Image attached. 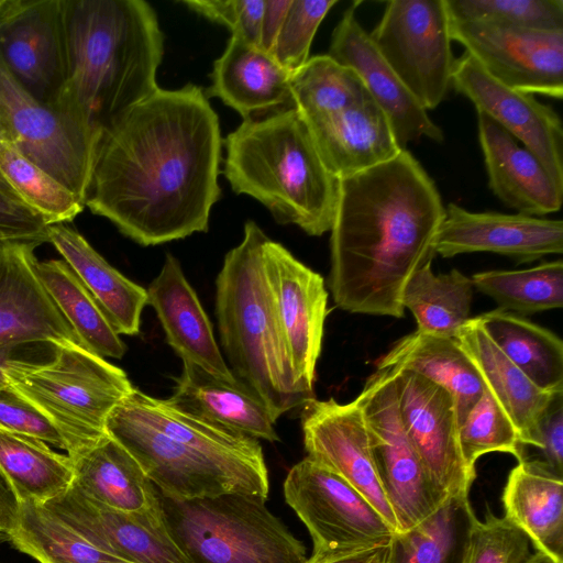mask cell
<instances>
[{"label": "cell", "instance_id": "6da1fadb", "mask_svg": "<svg viewBox=\"0 0 563 563\" xmlns=\"http://www.w3.org/2000/svg\"><path fill=\"white\" fill-rule=\"evenodd\" d=\"M221 151L202 88H158L101 128L85 207L142 246L206 232Z\"/></svg>", "mask_w": 563, "mask_h": 563}, {"label": "cell", "instance_id": "7a4b0ae2", "mask_svg": "<svg viewBox=\"0 0 563 563\" xmlns=\"http://www.w3.org/2000/svg\"><path fill=\"white\" fill-rule=\"evenodd\" d=\"M444 213L433 180L406 148L340 179L328 280L335 305L351 313L404 317V288L432 263Z\"/></svg>", "mask_w": 563, "mask_h": 563}, {"label": "cell", "instance_id": "3957f363", "mask_svg": "<svg viewBox=\"0 0 563 563\" xmlns=\"http://www.w3.org/2000/svg\"><path fill=\"white\" fill-rule=\"evenodd\" d=\"M62 79L52 107L99 132L159 87L164 35L143 0H59Z\"/></svg>", "mask_w": 563, "mask_h": 563}, {"label": "cell", "instance_id": "277c9868", "mask_svg": "<svg viewBox=\"0 0 563 563\" xmlns=\"http://www.w3.org/2000/svg\"><path fill=\"white\" fill-rule=\"evenodd\" d=\"M106 431L140 464L157 492L191 500L240 493L268 498L258 440L132 391L111 411Z\"/></svg>", "mask_w": 563, "mask_h": 563}, {"label": "cell", "instance_id": "5b68a950", "mask_svg": "<svg viewBox=\"0 0 563 563\" xmlns=\"http://www.w3.org/2000/svg\"><path fill=\"white\" fill-rule=\"evenodd\" d=\"M268 239L254 221L244 224L242 241L225 254L216 279V316L230 369L277 421L314 394L294 371L266 267Z\"/></svg>", "mask_w": 563, "mask_h": 563}, {"label": "cell", "instance_id": "8992f818", "mask_svg": "<svg viewBox=\"0 0 563 563\" xmlns=\"http://www.w3.org/2000/svg\"><path fill=\"white\" fill-rule=\"evenodd\" d=\"M224 175L238 195L308 235L330 231L340 179L322 162L295 107L243 120L224 141Z\"/></svg>", "mask_w": 563, "mask_h": 563}, {"label": "cell", "instance_id": "52a82bcc", "mask_svg": "<svg viewBox=\"0 0 563 563\" xmlns=\"http://www.w3.org/2000/svg\"><path fill=\"white\" fill-rule=\"evenodd\" d=\"M52 347L49 360L15 357L2 375L7 388L40 411L62 435L66 454L75 456L108 434L109 415L134 387L123 369L77 341Z\"/></svg>", "mask_w": 563, "mask_h": 563}, {"label": "cell", "instance_id": "ba28073f", "mask_svg": "<svg viewBox=\"0 0 563 563\" xmlns=\"http://www.w3.org/2000/svg\"><path fill=\"white\" fill-rule=\"evenodd\" d=\"M158 496L170 536L190 563L307 561L303 543L261 497L230 493L175 500Z\"/></svg>", "mask_w": 563, "mask_h": 563}, {"label": "cell", "instance_id": "9c48e42d", "mask_svg": "<svg viewBox=\"0 0 563 563\" xmlns=\"http://www.w3.org/2000/svg\"><path fill=\"white\" fill-rule=\"evenodd\" d=\"M397 369L371 375L355 401L366 424L376 470L394 511L397 532L433 515L449 496L429 478L404 428L396 385Z\"/></svg>", "mask_w": 563, "mask_h": 563}, {"label": "cell", "instance_id": "30bf717a", "mask_svg": "<svg viewBox=\"0 0 563 563\" xmlns=\"http://www.w3.org/2000/svg\"><path fill=\"white\" fill-rule=\"evenodd\" d=\"M369 36L424 110L452 88L455 58L445 0H391Z\"/></svg>", "mask_w": 563, "mask_h": 563}, {"label": "cell", "instance_id": "8fae6325", "mask_svg": "<svg viewBox=\"0 0 563 563\" xmlns=\"http://www.w3.org/2000/svg\"><path fill=\"white\" fill-rule=\"evenodd\" d=\"M0 113L11 143L85 203L100 132L86 130L35 98L0 54Z\"/></svg>", "mask_w": 563, "mask_h": 563}, {"label": "cell", "instance_id": "7c38bea8", "mask_svg": "<svg viewBox=\"0 0 563 563\" xmlns=\"http://www.w3.org/2000/svg\"><path fill=\"white\" fill-rule=\"evenodd\" d=\"M284 496L308 529L313 552L386 545L396 533L363 496L309 456L289 470Z\"/></svg>", "mask_w": 563, "mask_h": 563}, {"label": "cell", "instance_id": "4fadbf2b", "mask_svg": "<svg viewBox=\"0 0 563 563\" xmlns=\"http://www.w3.org/2000/svg\"><path fill=\"white\" fill-rule=\"evenodd\" d=\"M450 34L500 84L530 95L562 99L563 30H533L450 16Z\"/></svg>", "mask_w": 563, "mask_h": 563}, {"label": "cell", "instance_id": "5bb4252c", "mask_svg": "<svg viewBox=\"0 0 563 563\" xmlns=\"http://www.w3.org/2000/svg\"><path fill=\"white\" fill-rule=\"evenodd\" d=\"M401 421L429 478L449 497H468L476 471L465 462L452 396L407 369H397Z\"/></svg>", "mask_w": 563, "mask_h": 563}, {"label": "cell", "instance_id": "9a60e30c", "mask_svg": "<svg viewBox=\"0 0 563 563\" xmlns=\"http://www.w3.org/2000/svg\"><path fill=\"white\" fill-rule=\"evenodd\" d=\"M303 444L307 456L328 468L361 496L397 532L394 511L382 486L363 412L352 400L312 398L301 407Z\"/></svg>", "mask_w": 563, "mask_h": 563}, {"label": "cell", "instance_id": "2e32d148", "mask_svg": "<svg viewBox=\"0 0 563 563\" xmlns=\"http://www.w3.org/2000/svg\"><path fill=\"white\" fill-rule=\"evenodd\" d=\"M44 506L95 548L126 563H190L170 536L162 504L144 512L121 511L73 484Z\"/></svg>", "mask_w": 563, "mask_h": 563}, {"label": "cell", "instance_id": "e0dca14e", "mask_svg": "<svg viewBox=\"0 0 563 563\" xmlns=\"http://www.w3.org/2000/svg\"><path fill=\"white\" fill-rule=\"evenodd\" d=\"M452 88L532 152L563 187V128L558 113L533 95L509 88L466 52L455 59Z\"/></svg>", "mask_w": 563, "mask_h": 563}, {"label": "cell", "instance_id": "ac0fdd59", "mask_svg": "<svg viewBox=\"0 0 563 563\" xmlns=\"http://www.w3.org/2000/svg\"><path fill=\"white\" fill-rule=\"evenodd\" d=\"M433 250L442 257L489 252L532 262L562 254L563 222L522 213L472 212L449 203Z\"/></svg>", "mask_w": 563, "mask_h": 563}, {"label": "cell", "instance_id": "d6986e66", "mask_svg": "<svg viewBox=\"0 0 563 563\" xmlns=\"http://www.w3.org/2000/svg\"><path fill=\"white\" fill-rule=\"evenodd\" d=\"M265 260L295 374L302 386L313 390L328 314L324 279L271 239Z\"/></svg>", "mask_w": 563, "mask_h": 563}, {"label": "cell", "instance_id": "ffe728a7", "mask_svg": "<svg viewBox=\"0 0 563 563\" xmlns=\"http://www.w3.org/2000/svg\"><path fill=\"white\" fill-rule=\"evenodd\" d=\"M357 4L346 9L334 27L328 55L357 74L371 98L388 118L401 148L421 137L442 142V130L408 91L358 22Z\"/></svg>", "mask_w": 563, "mask_h": 563}, {"label": "cell", "instance_id": "44dd1931", "mask_svg": "<svg viewBox=\"0 0 563 563\" xmlns=\"http://www.w3.org/2000/svg\"><path fill=\"white\" fill-rule=\"evenodd\" d=\"M41 244L18 241L0 250V345L78 342L38 278Z\"/></svg>", "mask_w": 563, "mask_h": 563}, {"label": "cell", "instance_id": "7402d4cb", "mask_svg": "<svg viewBox=\"0 0 563 563\" xmlns=\"http://www.w3.org/2000/svg\"><path fill=\"white\" fill-rule=\"evenodd\" d=\"M146 292L147 305L155 310L167 343L183 362L195 364L225 382L239 379L227 364L211 322L173 254H166Z\"/></svg>", "mask_w": 563, "mask_h": 563}, {"label": "cell", "instance_id": "603a6c76", "mask_svg": "<svg viewBox=\"0 0 563 563\" xmlns=\"http://www.w3.org/2000/svg\"><path fill=\"white\" fill-rule=\"evenodd\" d=\"M478 140L493 194L518 213L540 217L560 210L561 187L540 159L484 113H477Z\"/></svg>", "mask_w": 563, "mask_h": 563}, {"label": "cell", "instance_id": "cb8c5ba5", "mask_svg": "<svg viewBox=\"0 0 563 563\" xmlns=\"http://www.w3.org/2000/svg\"><path fill=\"white\" fill-rule=\"evenodd\" d=\"M306 123L322 162L338 179L388 162L405 150L397 143L388 118L371 97Z\"/></svg>", "mask_w": 563, "mask_h": 563}, {"label": "cell", "instance_id": "d4e9b609", "mask_svg": "<svg viewBox=\"0 0 563 563\" xmlns=\"http://www.w3.org/2000/svg\"><path fill=\"white\" fill-rule=\"evenodd\" d=\"M0 54L14 77L52 107L62 79L59 0H30L0 29Z\"/></svg>", "mask_w": 563, "mask_h": 563}, {"label": "cell", "instance_id": "484cf974", "mask_svg": "<svg viewBox=\"0 0 563 563\" xmlns=\"http://www.w3.org/2000/svg\"><path fill=\"white\" fill-rule=\"evenodd\" d=\"M291 75L263 48L231 34L213 64L208 93L234 109L243 120L252 119L294 107Z\"/></svg>", "mask_w": 563, "mask_h": 563}, {"label": "cell", "instance_id": "4316f807", "mask_svg": "<svg viewBox=\"0 0 563 563\" xmlns=\"http://www.w3.org/2000/svg\"><path fill=\"white\" fill-rule=\"evenodd\" d=\"M172 406L201 420L256 440L276 442V421L264 401L242 380L217 378L195 364L183 362Z\"/></svg>", "mask_w": 563, "mask_h": 563}, {"label": "cell", "instance_id": "83f0119b", "mask_svg": "<svg viewBox=\"0 0 563 563\" xmlns=\"http://www.w3.org/2000/svg\"><path fill=\"white\" fill-rule=\"evenodd\" d=\"M484 385L515 424L521 443L538 449L539 424L558 395L541 390L488 338L475 318L456 336Z\"/></svg>", "mask_w": 563, "mask_h": 563}, {"label": "cell", "instance_id": "f1b7e54d", "mask_svg": "<svg viewBox=\"0 0 563 563\" xmlns=\"http://www.w3.org/2000/svg\"><path fill=\"white\" fill-rule=\"evenodd\" d=\"M503 501L505 517L534 550L563 563V476L543 460L523 459L509 473Z\"/></svg>", "mask_w": 563, "mask_h": 563}, {"label": "cell", "instance_id": "f546056e", "mask_svg": "<svg viewBox=\"0 0 563 563\" xmlns=\"http://www.w3.org/2000/svg\"><path fill=\"white\" fill-rule=\"evenodd\" d=\"M51 242L100 307L114 331L121 335L140 332L147 292L111 266L75 229L66 223L47 228Z\"/></svg>", "mask_w": 563, "mask_h": 563}, {"label": "cell", "instance_id": "4dcf8cb0", "mask_svg": "<svg viewBox=\"0 0 563 563\" xmlns=\"http://www.w3.org/2000/svg\"><path fill=\"white\" fill-rule=\"evenodd\" d=\"M415 372L443 387L453 398L461 424L484 390L483 379L456 338L416 330L402 336L377 362V369Z\"/></svg>", "mask_w": 563, "mask_h": 563}, {"label": "cell", "instance_id": "1f68e13d", "mask_svg": "<svg viewBox=\"0 0 563 563\" xmlns=\"http://www.w3.org/2000/svg\"><path fill=\"white\" fill-rule=\"evenodd\" d=\"M69 457L75 473L73 484L99 503L126 512L161 506L158 493L140 464L109 434Z\"/></svg>", "mask_w": 563, "mask_h": 563}, {"label": "cell", "instance_id": "d6a6232c", "mask_svg": "<svg viewBox=\"0 0 563 563\" xmlns=\"http://www.w3.org/2000/svg\"><path fill=\"white\" fill-rule=\"evenodd\" d=\"M475 319L533 385L550 394H563V342L556 334L499 308Z\"/></svg>", "mask_w": 563, "mask_h": 563}, {"label": "cell", "instance_id": "836d02e7", "mask_svg": "<svg viewBox=\"0 0 563 563\" xmlns=\"http://www.w3.org/2000/svg\"><path fill=\"white\" fill-rule=\"evenodd\" d=\"M0 471L19 501L44 505L74 483L73 462L46 442L0 429Z\"/></svg>", "mask_w": 563, "mask_h": 563}, {"label": "cell", "instance_id": "e575fe53", "mask_svg": "<svg viewBox=\"0 0 563 563\" xmlns=\"http://www.w3.org/2000/svg\"><path fill=\"white\" fill-rule=\"evenodd\" d=\"M36 271L79 344L103 358H122L125 343L69 265L60 260L38 261Z\"/></svg>", "mask_w": 563, "mask_h": 563}, {"label": "cell", "instance_id": "d590c367", "mask_svg": "<svg viewBox=\"0 0 563 563\" xmlns=\"http://www.w3.org/2000/svg\"><path fill=\"white\" fill-rule=\"evenodd\" d=\"M472 279L457 269L435 275L431 263L416 271L402 291V306L411 311L417 330L455 338L470 318Z\"/></svg>", "mask_w": 563, "mask_h": 563}, {"label": "cell", "instance_id": "8d00e7d4", "mask_svg": "<svg viewBox=\"0 0 563 563\" xmlns=\"http://www.w3.org/2000/svg\"><path fill=\"white\" fill-rule=\"evenodd\" d=\"M475 515L468 497H450L429 518L396 532L386 563H460Z\"/></svg>", "mask_w": 563, "mask_h": 563}, {"label": "cell", "instance_id": "74e56055", "mask_svg": "<svg viewBox=\"0 0 563 563\" xmlns=\"http://www.w3.org/2000/svg\"><path fill=\"white\" fill-rule=\"evenodd\" d=\"M8 541L38 563H126L98 550L44 505L32 501H20Z\"/></svg>", "mask_w": 563, "mask_h": 563}, {"label": "cell", "instance_id": "f35d334b", "mask_svg": "<svg viewBox=\"0 0 563 563\" xmlns=\"http://www.w3.org/2000/svg\"><path fill=\"white\" fill-rule=\"evenodd\" d=\"M294 107L306 121L346 110L369 98L357 74L327 55L309 57L291 75Z\"/></svg>", "mask_w": 563, "mask_h": 563}, {"label": "cell", "instance_id": "ab89813d", "mask_svg": "<svg viewBox=\"0 0 563 563\" xmlns=\"http://www.w3.org/2000/svg\"><path fill=\"white\" fill-rule=\"evenodd\" d=\"M472 283L493 298L498 308L532 314L563 306V262L542 263L531 268L487 271L472 276Z\"/></svg>", "mask_w": 563, "mask_h": 563}, {"label": "cell", "instance_id": "60d3db41", "mask_svg": "<svg viewBox=\"0 0 563 563\" xmlns=\"http://www.w3.org/2000/svg\"><path fill=\"white\" fill-rule=\"evenodd\" d=\"M0 172L48 225L70 222L85 208L78 196L10 142L0 145Z\"/></svg>", "mask_w": 563, "mask_h": 563}, {"label": "cell", "instance_id": "b9f144b4", "mask_svg": "<svg viewBox=\"0 0 563 563\" xmlns=\"http://www.w3.org/2000/svg\"><path fill=\"white\" fill-rule=\"evenodd\" d=\"M459 439L463 457L473 468L482 455L492 452L511 454L518 462L525 459V445L515 424L485 385L482 396L460 424Z\"/></svg>", "mask_w": 563, "mask_h": 563}, {"label": "cell", "instance_id": "7bdbcfd3", "mask_svg": "<svg viewBox=\"0 0 563 563\" xmlns=\"http://www.w3.org/2000/svg\"><path fill=\"white\" fill-rule=\"evenodd\" d=\"M450 16L533 30H563V0H445Z\"/></svg>", "mask_w": 563, "mask_h": 563}, {"label": "cell", "instance_id": "ee69618b", "mask_svg": "<svg viewBox=\"0 0 563 563\" xmlns=\"http://www.w3.org/2000/svg\"><path fill=\"white\" fill-rule=\"evenodd\" d=\"M527 534L506 517L473 519L460 563H526L533 554Z\"/></svg>", "mask_w": 563, "mask_h": 563}, {"label": "cell", "instance_id": "f6af8a7d", "mask_svg": "<svg viewBox=\"0 0 563 563\" xmlns=\"http://www.w3.org/2000/svg\"><path fill=\"white\" fill-rule=\"evenodd\" d=\"M336 0H291L271 55L290 74L309 59L316 32Z\"/></svg>", "mask_w": 563, "mask_h": 563}, {"label": "cell", "instance_id": "bcb514c9", "mask_svg": "<svg viewBox=\"0 0 563 563\" xmlns=\"http://www.w3.org/2000/svg\"><path fill=\"white\" fill-rule=\"evenodd\" d=\"M189 10L225 25L231 34L260 46L264 0H185Z\"/></svg>", "mask_w": 563, "mask_h": 563}, {"label": "cell", "instance_id": "7dc6e473", "mask_svg": "<svg viewBox=\"0 0 563 563\" xmlns=\"http://www.w3.org/2000/svg\"><path fill=\"white\" fill-rule=\"evenodd\" d=\"M0 429L40 439L65 451V442L56 428L8 388L0 389Z\"/></svg>", "mask_w": 563, "mask_h": 563}, {"label": "cell", "instance_id": "c3c4849f", "mask_svg": "<svg viewBox=\"0 0 563 563\" xmlns=\"http://www.w3.org/2000/svg\"><path fill=\"white\" fill-rule=\"evenodd\" d=\"M48 224L15 191L0 172V232L48 242Z\"/></svg>", "mask_w": 563, "mask_h": 563}, {"label": "cell", "instance_id": "681fc988", "mask_svg": "<svg viewBox=\"0 0 563 563\" xmlns=\"http://www.w3.org/2000/svg\"><path fill=\"white\" fill-rule=\"evenodd\" d=\"M539 446L544 462L563 476V394L558 395L539 424Z\"/></svg>", "mask_w": 563, "mask_h": 563}, {"label": "cell", "instance_id": "f907efd6", "mask_svg": "<svg viewBox=\"0 0 563 563\" xmlns=\"http://www.w3.org/2000/svg\"><path fill=\"white\" fill-rule=\"evenodd\" d=\"M388 551L389 544L347 552L317 551L305 563H386Z\"/></svg>", "mask_w": 563, "mask_h": 563}, {"label": "cell", "instance_id": "816d5d0a", "mask_svg": "<svg viewBox=\"0 0 563 563\" xmlns=\"http://www.w3.org/2000/svg\"><path fill=\"white\" fill-rule=\"evenodd\" d=\"M291 0H264L260 47L272 53Z\"/></svg>", "mask_w": 563, "mask_h": 563}, {"label": "cell", "instance_id": "f5cc1de1", "mask_svg": "<svg viewBox=\"0 0 563 563\" xmlns=\"http://www.w3.org/2000/svg\"><path fill=\"white\" fill-rule=\"evenodd\" d=\"M19 505L14 490L0 471V537L4 541H8V534L15 526Z\"/></svg>", "mask_w": 563, "mask_h": 563}, {"label": "cell", "instance_id": "db71d44e", "mask_svg": "<svg viewBox=\"0 0 563 563\" xmlns=\"http://www.w3.org/2000/svg\"><path fill=\"white\" fill-rule=\"evenodd\" d=\"M30 0H0V29L20 13Z\"/></svg>", "mask_w": 563, "mask_h": 563}, {"label": "cell", "instance_id": "11a10c76", "mask_svg": "<svg viewBox=\"0 0 563 563\" xmlns=\"http://www.w3.org/2000/svg\"><path fill=\"white\" fill-rule=\"evenodd\" d=\"M16 346L20 345H0V389L7 388V384L2 375V368L9 361L18 357L15 354Z\"/></svg>", "mask_w": 563, "mask_h": 563}, {"label": "cell", "instance_id": "9f6ffc18", "mask_svg": "<svg viewBox=\"0 0 563 563\" xmlns=\"http://www.w3.org/2000/svg\"><path fill=\"white\" fill-rule=\"evenodd\" d=\"M18 241H33V240L24 239V238L9 234L5 232H0V250L9 243L18 242ZM36 242H38V241H36Z\"/></svg>", "mask_w": 563, "mask_h": 563}, {"label": "cell", "instance_id": "6f0895ef", "mask_svg": "<svg viewBox=\"0 0 563 563\" xmlns=\"http://www.w3.org/2000/svg\"><path fill=\"white\" fill-rule=\"evenodd\" d=\"M526 563H558L547 554L534 551L533 554L530 556V559Z\"/></svg>", "mask_w": 563, "mask_h": 563}, {"label": "cell", "instance_id": "680465c9", "mask_svg": "<svg viewBox=\"0 0 563 563\" xmlns=\"http://www.w3.org/2000/svg\"><path fill=\"white\" fill-rule=\"evenodd\" d=\"M5 142H10L11 143V136H10V133L7 129V125L4 123V120L0 113V145L5 143Z\"/></svg>", "mask_w": 563, "mask_h": 563}, {"label": "cell", "instance_id": "91938a15", "mask_svg": "<svg viewBox=\"0 0 563 563\" xmlns=\"http://www.w3.org/2000/svg\"><path fill=\"white\" fill-rule=\"evenodd\" d=\"M3 541H4V539L2 537H0V542H3Z\"/></svg>", "mask_w": 563, "mask_h": 563}]
</instances>
